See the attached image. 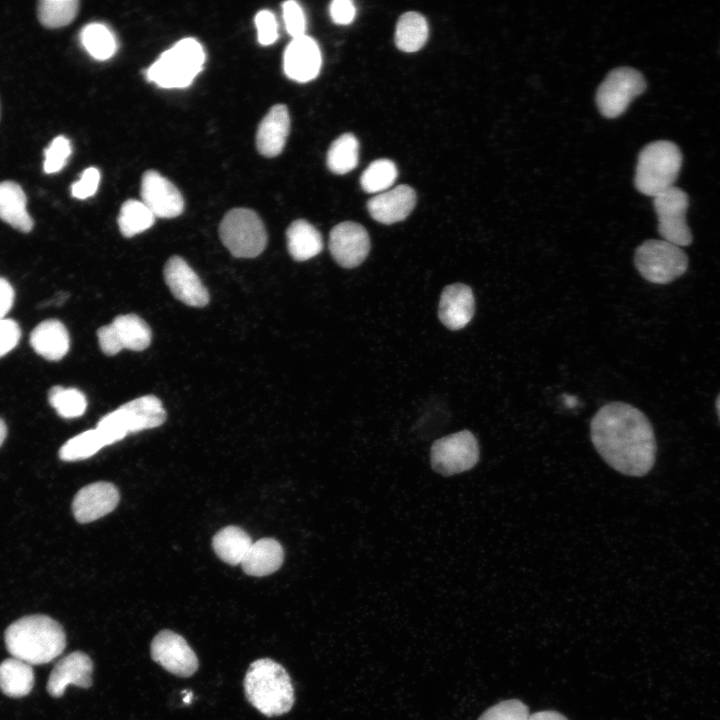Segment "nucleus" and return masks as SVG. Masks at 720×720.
Segmentation results:
<instances>
[{
    "label": "nucleus",
    "instance_id": "nucleus-40",
    "mask_svg": "<svg viewBox=\"0 0 720 720\" xmlns=\"http://www.w3.org/2000/svg\"><path fill=\"white\" fill-rule=\"evenodd\" d=\"M283 19L287 33L294 39L305 35L306 17L296 1H286L282 4Z\"/></svg>",
    "mask_w": 720,
    "mask_h": 720
},
{
    "label": "nucleus",
    "instance_id": "nucleus-30",
    "mask_svg": "<svg viewBox=\"0 0 720 720\" xmlns=\"http://www.w3.org/2000/svg\"><path fill=\"white\" fill-rule=\"evenodd\" d=\"M359 159V142L351 133H345L334 140L327 153V166L335 174H346L353 170Z\"/></svg>",
    "mask_w": 720,
    "mask_h": 720
},
{
    "label": "nucleus",
    "instance_id": "nucleus-20",
    "mask_svg": "<svg viewBox=\"0 0 720 720\" xmlns=\"http://www.w3.org/2000/svg\"><path fill=\"white\" fill-rule=\"evenodd\" d=\"M416 204V193L407 185H399L372 197L367 208L371 217L382 224H393L406 219Z\"/></svg>",
    "mask_w": 720,
    "mask_h": 720
},
{
    "label": "nucleus",
    "instance_id": "nucleus-19",
    "mask_svg": "<svg viewBox=\"0 0 720 720\" xmlns=\"http://www.w3.org/2000/svg\"><path fill=\"white\" fill-rule=\"evenodd\" d=\"M475 313V298L470 286L453 283L446 286L440 296L438 317L450 330L464 328Z\"/></svg>",
    "mask_w": 720,
    "mask_h": 720
},
{
    "label": "nucleus",
    "instance_id": "nucleus-18",
    "mask_svg": "<svg viewBox=\"0 0 720 720\" xmlns=\"http://www.w3.org/2000/svg\"><path fill=\"white\" fill-rule=\"evenodd\" d=\"M321 63L320 48L317 42L307 35L292 39L285 49L284 72L296 82L304 83L316 78Z\"/></svg>",
    "mask_w": 720,
    "mask_h": 720
},
{
    "label": "nucleus",
    "instance_id": "nucleus-49",
    "mask_svg": "<svg viewBox=\"0 0 720 720\" xmlns=\"http://www.w3.org/2000/svg\"><path fill=\"white\" fill-rule=\"evenodd\" d=\"M191 696H193V695H192L191 692H189L188 695H187V697H184V702H185V703H190L191 698H192Z\"/></svg>",
    "mask_w": 720,
    "mask_h": 720
},
{
    "label": "nucleus",
    "instance_id": "nucleus-16",
    "mask_svg": "<svg viewBox=\"0 0 720 720\" xmlns=\"http://www.w3.org/2000/svg\"><path fill=\"white\" fill-rule=\"evenodd\" d=\"M119 499V492L112 483L100 481L86 485L73 499V515L79 523L95 521L112 512Z\"/></svg>",
    "mask_w": 720,
    "mask_h": 720
},
{
    "label": "nucleus",
    "instance_id": "nucleus-11",
    "mask_svg": "<svg viewBox=\"0 0 720 720\" xmlns=\"http://www.w3.org/2000/svg\"><path fill=\"white\" fill-rule=\"evenodd\" d=\"M102 352L113 356L123 349L142 351L151 343V330L148 324L135 314L119 315L112 323L97 331Z\"/></svg>",
    "mask_w": 720,
    "mask_h": 720
},
{
    "label": "nucleus",
    "instance_id": "nucleus-35",
    "mask_svg": "<svg viewBox=\"0 0 720 720\" xmlns=\"http://www.w3.org/2000/svg\"><path fill=\"white\" fill-rule=\"evenodd\" d=\"M49 404L63 418H76L87 408L85 395L76 388L53 386L48 392Z\"/></svg>",
    "mask_w": 720,
    "mask_h": 720
},
{
    "label": "nucleus",
    "instance_id": "nucleus-47",
    "mask_svg": "<svg viewBox=\"0 0 720 720\" xmlns=\"http://www.w3.org/2000/svg\"><path fill=\"white\" fill-rule=\"evenodd\" d=\"M7 435V427L5 422L0 418V446L3 444Z\"/></svg>",
    "mask_w": 720,
    "mask_h": 720
},
{
    "label": "nucleus",
    "instance_id": "nucleus-4",
    "mask_svg": "<svg viewBox=\"0 0 720 720\" xmlns=\"http://www.w3.org/2000/svg\"><path fill=\"white\" fill-rule=\"evenodd\" d=\"M681 166L682 153L675 143L651 142L638 155L635 187L640 193L654 198L674 187Z\"/></svg>",
    "mask_w": 720,
    "mask_h": 720
},
{
    "label": "nucleus",
    "instance_id": "nucleus-22",
    "mask_svg": "<svg viewBox=\"0 0 720 720\" xmlns=\"http://www.w3.org/2000/svg\"><path fill=\"white\" fill-rule=\"evenodd\" d=\"M290 129L288 109L283 104L273 106L259 124L256 134V146L260 154L266 157L279 155Z\"/></svg>",
    "mask_w": 720,
    "mask_h": 720
},
{
    "label": "nucleus",
    "instance_id": "nucleus-8",
    "mask_svg": "<svg viewBox=\"0 0 720 720\" xmlns=\"http://www.w3.org/2000/svg\"><path fill=\"white\" fill-rule=\"evenodd\" d=\"M645 89V78L638 70L631 67L613 69L597 90V107L604 117L616 118Z\"/></svg>",
    "mask_w": 720,
    "mask_h": 720
},
{
    "label": "nucleus",
    "instance_id": "nucleus-27",
    "mask_svg": "<svg viewBox=\"0 0 720 720\" xmlns=\"http://www.w3.org/2000/svg\"><path fill=\"white\" fill-rule=\"evenodd\" d=\"M33 686L32 665L14 657L0 663V690L5 695L20 698L28 695Z\"/></svg>",
    "mask_w": 720,
    "mask_h": 720
},
{
    "label": "nucleus",
    "instance_id": "nucleus-37",
    "mask_svg": "<svg viewBox=\"0 0 720 720\" xmlns=\"http://www.w3.org/2000/svg\"><path fill=\"white\" fill-rule=\"evenodd\" d=\"M71 153V143L66 137L61 135L54 138L44 150V172L47 174L59 172L66 165Z\"/></svg>",
    "mask_w": 720,
    "mask_h": 720
},
{
    "label": "nucleus",
    "instance_id": "nucleus-3",
    "mask_svg": "<svg viewBox=\"0 0 720 720\" xmlns=\"http://www.w3.org/2000/svg\"><path fill=\"white\" fill-rule=\"evenodd\" d=\"M243 685L247 700L267 717L285 714L294 704L290 676L282 665L270 658L252 662Z\"/></svg>",
    "mask_w": 720,
    "mask_h": 720
},
{
    "label": "nucleus",
    "instance_id": "nucleus-9",
    "mask_svg": "<svg viewBox=\"0 0 720 720\" xmlns=\"http://www.w3.org/2000/svg\"><path fill=\"white\" fill-rule=\"evenodd\" d=\"M479 444L469 430H462L436 440L430 451L432 468L443 476L472 469L479 461Z\"/></svg>",
    "mask_w": 720,
    "mask_h": 720
},
{
    "label": "nucleus",
    "instance_id": "nucleus-41",
    "mask_svg": "<svg viewBox=\"0 0 720 720\" xmlns=\"http://www.w3.org/2000/svg\"><path fill=\"white\" fill-rule=\"evenodd\" d=\"M258 42L268 46L278 39V24L275 15L270 10H261L255 15Z\"/></svg>",
    "mask_w": 720,
    "mask_h": 720
},
{
    "label": "nucleus",
    "instance_id": "nucleus-2",
    "mask_svg": "<svg viewBox=\"0 0 720 720\" xmlns=\"http://www.w3.org/2000/svg\"><path fill=\"white\" fill-rule=\"evenodd\" d=\"M5 644L12 657L30 665L46 664L65 649L62 626L46 615H28L13 622L5 631Z\"/></svg>",
    "mask_w": 720,
    "mask_h": 720
},
{
    "label": "nucleus",
    "instance_id": "nucleus-28",
    "mask_svg": "<svg viewBox=\"0 0 720 720\" xmlns=\"http://www.w3.org/2000/svg\"><path fill=\"white\" fill-rule=\"evenodd\" d=\"M252 543L248 533L237 526L222 528L212 540L216 555L230 565L241 564Z\"/></svg>",
    "mask_w": 720,
    "mask_h": 720
},
{
    "label": "nucleus",
    "instance_id": "nucleus-6",
    "mask_svg": "<svg viewBox=\"0 0 720 720\" xmlns=\"http://www.w3.org/2000/svg\"><path fill=\"white\" fill-rule=\"evenodd\" d=\"M224 246L237 258H254L267 245V233L260 217L251 209L228 211L219 226Z\"/></svg>",
    "mask_w": 720,
    "mask_h": 720
},
{
    "label": "nucleus",
    "instance_id": "nucleus-36",
    "mask_svg": "<svg viewBox=\"0 0 720 720\" xmlns=\"http://www.w3.org/2000/svg\"><path fill=\"white\" fill-rule=\"evenodd\" d=\"M105 447L96 429L84 431L69 439L59 450L63 461L87 459Z\"/></svg>",
    "mask_w": 720,
    "mask_h": 720
},
{
    "label": "nucleus",
    "instance_id": "nucleus-31",
    "mask_svg": "<svg viewBox=\"0 0 720 720\" xmlns=\"http://www.w3.org/2000/svg\"><path fill=\"white\" fill-rule=\"evenodd\" d=\"M80 40L86 51L100 61L111 58L117 50L114 34L101 23L87 24L81 30Z\"/></svg>",
    "mask_w": 720,
    "mask_h": 720
},
{
    "label": "nucleus",
    "instance_id": "nucleus-48",
    "mask_svg": "<svg viewBox=\"0 0 720 720\" xmlns=\"http://www.w3.org/2000/svg\"><path fill=\"white\" fill-rule=\"evenodd\" d=\"M716 409H717V413H718L719 420H720V394H719V396L717 397V400H716Z\"/></svg>",
    "mask_w": 720,
    "mask_h": 720
},
{
    "label": "nucleus",
    "instance_id": "nucleus-43",
    "mask_svg": "<svg viewBox=\"0 0 720 720\" xmlns=\"http://www.w3.org/2000/svg\"><path fill=\"white\" fill-rule=\"evenodd\" d=\"M21 337L17 322L12 319H0V357L14 349Z\"/></svg>",
    "mask_w": 720,
    "mask_h": 720
},
{
    "label": "nucleus",
    "instance_id": "nucleus-12",
    "mask_svg": "<svg viewBox=\"0 0 720 720\" xmlns=\"http://www.w3.org/2000/svg\"><path fill=\"white\" fill-rule=\"evenodd\" d=\"M151 657L166 671L189 677L198 669V659L187 641L171 630L160 631L151 642Z\"/></svg>",
    "mask_w": 720,
    "mask_h": 720
},
{
    "label": "nucleus",
    "instance_id": "nucleus-34",
    "mask_svg": "<svg viewBox=\"0 0 720 720\" xmlns=\"http://www.w3.org/2000/svg\"><path fill=\"white\" fill-rule=\"evenodd\" d=\"M398 175L397 167L389 159L373 161L362 173L360 184L367 193H382L395 182Z\"/></svg>",
    "mask_w": 720,
    "mask_h": 720
},
{
    "label": "nucleus",
    "instance_id": "nucleus-29",
    "mask_svg": "<svg viewBox=\"0 0 720 720\" xmlns=\"http://www.w3.org/2000/svg\"><path fill=\"white\" fill-rule=\"evenodd\" d=\"M428 24L425 17L417 12H406L396 25L395 44L404 52L418 51L427 41Z\"/></svg>",
    "mask_w": 720,
    "mask_h": 720
},
{
    "label": "nucleus",
    "instance_id": "nucleus-33",
    "mask_svg": "<svg viewBox=\"0 0 720 720\" xmlns=\"http://www.w3.org/2000/svg\"><path fill=\"white\" fill-rule=\"evenodd\" d=\"M78 9L77 0H42L38 3L37 14L43 26L60 28L75 18Z\"/></svg>",
    "mask_w": 720,
    "mask_h": 720
},
{
    "label": "nucleus",
    "instance_id": "nucleus-24",
    "mask_svg": "<svg viewBox=\"0 0 720 720\" xmlns=\"http://www.w3.org/2000/svg\"><path fill=\"white\" fill-rule=\"evenodd\" d=\"M283 560L282 545L273 538H262L252 543L241 566L247 575L262 577L277 571Z\"/></svg>",
    "mask_w": 720,
    "mask_h": 720
},
{
    "label": "nucleus",
    "instance_id": "nucleus-39",
    "mask_svg": "<svg viewBox=\"0 0 720 720\" xmlns=\"http://www.w3.org/2000/svg\"><path fill=\"white\" fill-rule=\"evenodd\" d=\"M95 429L98 432L104 446L114 444L122 440L127 435V432L115 410L103 416L99 420Z\"/></svg>",
    "mask_w": 720,
    "mask_h": 720
},
{
    "label": "nucleus",
    "instance_id": "nucleus-7",
    "mask_svg": "<svg viewBox=\"0 0 720 720\" xmlns=\"http://www.w3.org/2000/svg\"><path fill=\"white\" fill-rule=\"evenodd\" d=\"M634 264L645 280L667 284L685 273L688 258L683 249L673 243L649 239L636 248Z\"/></svg>",
    "mask_w": 720,
    "mask_h": 720
},
{
    "label": "nucleus",
    "instance_id": "nucleus-25",
    "mask_svg": "<svg viewBox=\"0 0 720 720\" xmlns=\"http://www.w3.org/2000/svg\"><path fill=\"white\" fill-rule=\"evenodd\" d=\"M26 203V195L18 183L9 180L0 182V218L24 233L31 231L34 225Z\"/></svg>",
    "mask_w": 720,
    "mask_h": 720
},
{
    "label": "nucleus",
    "instance_id": "nucleus-26",
    "mask_svg": "<svg viewBox=\"0 0 720 720\" xmlns=\"http://www.w3.org/2000/svg\"><path fill=\"white\" fill-rule=\"evenodd\" d=\"M287 247L291 257L299 262L309 260L323 250L320 232L308 221H293L286 231Z\"/></svg>",
    "mask_w": 720,
    "mask_h": 720
},
{
    "label": "nucleus",
    "instance_id": "nucleus-44",
    "mask_svg": "<svg viewBox=\"0 0 720 720\" xmlns=\"http://www.w3.org/2000/svg\"><path fill=\"white\" fill-rule=\"evenodd\" d=\"M329 12L334 23L347 25L354 20L356 10L350 0H334L330 4Z\"/></svg>",
    "mask_w": 720,
    "mask_h": 720
},
{
    "label": "nucleus",
    "instance_id": "nucleus-21",
    "mask_svg": "<svg viewBox=\"0 0 720 720\" xmlns=\"http://www.w3.org/2000/svg\"><path fill=\"white\" fill-rule=\"evenodd\" d=\"M115 411L127 434L158 427L166 420L162 402L154 395L133 399Z\"/></svg>",
    "mask_w": 720,
    "mask_h": 720
},
{
    "label": "nucleus",
    "instance_id": "nucleus-13",
    "mask_svg": "<svg viewBox=\"0 0 720 720\" xmlns=\"http://www.w3.org/2000/svg\"><path fill=\"white\" fill-rule=\"evenodd\" d=\"M367 230L359 223L345 221L330 231L329 249L333 259L344 268L359 266L370 251Z\"/></svg>",
    "mask_w": 720,
    "mask_h": 720
},
{
    "label": "nucleus",
    "instance_id": "nucleus-23",
    "mask_svg": "<svg viewBox=\"0 0 720 720\" xmlns=\"http://www.w3.org/2000/svg\"><path fill=\"white\" fill-rule=\"evenodd\" d=\"M30 344L35 352L43 358L58 361L69 350V333L59 320H45L39 323L31 332Z\"/></svg>",
    "mask_w": 720,
    "mask_h": 720
},
{
    "label": "nucleus",
    "instance_id": "nucleus-14",
    "mask_svg": "<svg viewBox=\"0 0 720 720\" xmlns=\"http://www.w3.org/2000/svg\"><path fill=\"white\" fill-rule=\"evenodd\" d=\"M141 198L155 217L174 218L184 210V199L177 187L153 170L143 174Z\"/></svg>",
    "mask_w": 720,
    "mask_h": 720
},
{
    "label": "nucleus",
    "instance_id": "nucleus-45",
    "mask_svg": "<svg viewBox=\"0 0 720 720\" xmlns=\"http://www.w3.org/2000/svg\"><path fill=\"white\" fill-rule=\"evenodd\" d=\"M14 302V289L5 278L0 277V319L10 311Z\"/></svg>",
    "mask_w": 720,
    "mask_h": 720
},
{
    "label": "nucleus",
    "instance_id": "nucleus-38",
    "mask_svg": "<svg viewBox=\"0 0 720 720\" xmlns=\"http://www.w3.org/2000/svg\"><path fill=\"white\" fill-rule=\"evenodd\" d=\"M528 707L517 699H509L487 709L478 720H527Z\"/></svg>",
    "mask_w": 720,
    "mask_h": 720
},
{
    "label": "nucleus",
    "instance_id": "nucleus-5",
    "mask_svg": "<svg viewBox=\"0 0 720 720\" xmlns=\"http://www.w3.org/2000/svg\"><path fill=\"white\" fill-rule=\"evenodd\" d=\"M204 62L202 45L194 38H184L162 53L147 69L146 76L162 88H185L200 73Z\"/></svg>",
    "mask_w": 720,
    "mask_h": 720
},
{
    "label": "nucleus",
    "instance_id": "nucleus-10",
    "mask_svg": "<svg viewBox=\"0 0 720 720\" xmlns=\"http://www.w3.org/2000/svg\"><path fill=\"white\" fill-rule=\"evenodd\" d=\"M653 205L662 239L679 247L690 245L692 234L686 221L689 200L685 191L674 186L654 197Z\"/></svg>",
    "mask_w": 720,
    "mask_h": 720
},
{
    "label": "nucleus",
    "instance_id": "nucleus-46",
    "mask_svg": "<svg viewBox=\"0 0 720 720\" xmlns=\"http://www.w3.org/2000/svg\"><path fill=\"white\" fill-rule=\"evenodd\" d=\"M527 720H567V718L556 711H539L530 714Z\"/></svg>",
    "mask_w": 720,
    "mask_h": 720
},
{
    "label": "nucleus",
    "instance_id": "nucleus-1",
    "mask_svg": "<svg viewBox=\"0 0 720 720\" xmlns=\"http://www.w3.org/2000/svg\"><path fill=\"white\" fill-rule=\"evenodd\" d=\"M590 435L603 460L624 475L644 476L655 463L653 427L642 411L628 403L603 405L591 420Z\"/></svg>",
    "mask_w": 720,
    "mask_h": 720
},
{
    "label": "nucleus",
    "instance_id": "nucleus-15",
    "mask_svg": "<svg viewBox=\"0 0 720 720\" xmlns=\"http://www.w3.org/2000/svg\"><path fill=\"white\" fill-rule=\"evenodd\" d=\"M164 279L173 296L192 307H204L209 303V293L195 271L180 256L168 259L164 267Z\"/></svg>",
    "mask_w": 720,
    "mask_h": 720
},
{
    "label": "nucleus",
    "instance_id": "nucleus-17",
    "mask_svg": "<svg viewBox=\"0 0 720 720\" xmlns=\"http://www.w3.org/2000/svg\"><path fill=\"white\" fill-rule=\"evenodd\" d=\"M92 672L93 662L86 653H69L53 667L47 681V691L52 697L58 698L70 684L89 688L92 685Z\"/></svg>",
    "mask_w": 720,
    "mask_h": 720
},
{
    "label": "nucleus",
    "instance_id": "nucleus-32",
    "mask_svg": "<svg viewBox=\"0 0 720 720\" xmlns=\"http://www.w3.org/2000/svg\"><path fill=\"white\" fill-rule=\"evenodd\" d=\"M117 221L121 234L130 238L152 227L155 216L142 201L129 199L122 204Z\"/></svg>",
    "mask_w": 720,
    "mask_h": 720
},
{
    "label": "nucleus",
    "instance_id": "nucleus-42",
    "mask_svg": "<svg viewBox=\"0 0 720 720\" xmlns=\"http://www.w3.org/2000/svg\"><path fill=\"white\" fill-rule=\"evenodd\" d=\"M100 173L95 167L85 169L80 179L71 186V194L77 199H86L93 196L99 186Z\"/></svg>",
    "mask_w": 720,
    "mask_h": 720
}]
</instances>
